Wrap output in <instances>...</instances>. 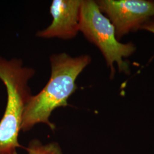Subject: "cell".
Returning a JSON list of instances; mask_svg holds the SVG:
<instances>
[{
  "label": "cell",
  "instance_id": "1",
  "mask_svg": "<svg viewBox=\"0 0 154 154\" xmlns=\"http://www.w3.org/2000/svg\"><path fill=\"white\" fill-rule=\"evenodd\" d=\"M91 61L88 55L74 57L62 53L50 57V78L44 88L32 95L26 105L22 131L30 130L38 123H45L52 130L55 129L49 121L51 114L56 109L68 105L67 100L77 89V78Z\"/></svg>",
  "mask_w": 154,
  "mask_h": 154
},
{
  "label": "cell",
  "instance_id": "2",
  "mask_svg": "<svg viewBox=\"0 0 154 154\" xmlns=\"http://www.w3.org/2000/svg\"><path fill=\"white\" fill-rule=\"evenodd\" d=\"M35 70L23 66L21 60H7L0 57V80L7 91L5 110L0 121V154H11L19 144L25 107L32 96L28 85Z\"/></svg>",
  "mask_w": 154,
  "mask_h": 154
},
{
  "label": "cell",
  "instance_id": "3",
  "mask_svg": "<svg viewBox=\"0 0 154 154\" xmlns=\"http://www.w3.org/2000/svg\"><path fill=\"white\" fill-rule=\"evenodd\" d=\"M79 32L100 51L110 68L111 78L115 75V65L119 72L130 74L129 65L124 59L135 53L136 46L132 42L123 44L117 39L113 25L100 11L95 1L82 0Z\"/></svg>",
  "mask_w": 154,
  "mask_h": 154
},
{
  "label": "cell",
  "instance_id": "4",
  "mask_svg": "<svg viewBox=\"0 0 154 154\" xmlns=\"http://www.w3.org/2000/svg\"><path fill=\"white\" fill-rule=\"evenodd\" d=\"M100 11L113 25L119 41L125 35L140 30L144 24L154 18V1L98 0Z\"/></svg>",
  "mask_w": 154,
  "mask_h": 154
},
{
  "label": "cell",
  "instance_id": "5",
  "mask_svg": "<svg viewBox=\"0 0 154 154\" xmlns=\"http://www.w3.org/2000/svg\"><path fill=\"white\" fill-rule=\"evenodd\" d=\"M82 0H54L50 6L52 22L36 35L44 38L68 40L77 36L79 32V20Z\"/></svg>",
  "mask_w": 154,
  "mask_h": 154
},
{
  "label": "cell",
  "instance_id": "6",
  "mask_svg": "<svg viewBox=\"0 0 154 154\" xmlns=\"http://www.w3.org/2000/svg\"><path fill=\"white\" fill-rule=\"evenodd\" d=\"M28 154H62L59 145L56 143H51L43 145L38 140L31 141L27 148ZM11 154H18L16 151Z\"/></svg>",
  "mask_w": 154,
  "mask_h": 154
},
{
  "label": "cell",
  "instance_id": "7",
  "mask_svg": "<svg viewBox=\"0 0 154 154\" xmlns=\"http://www.w3.org/2000/svg\"><path fill=\"white\" fill-rule=\"evenodd\" d=\"M140 30H146L154 34V18L151 19L145 24H144Z\"/></svg>",
  "mask_w": 154,
  "mask_h": 154
}]
</instances>
